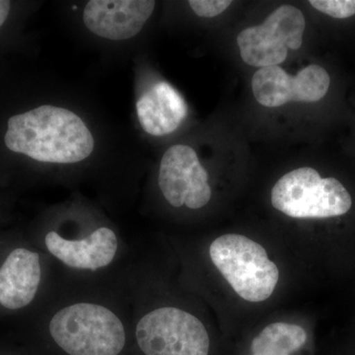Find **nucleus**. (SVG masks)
<instances>
[{
  "label": "nucleus",
  "instance_id": "1",
  "mask_svg": "<svg viewBox=\"0 0 355 355\" xmlns=\"http://www.w3.org/2000/svg\"><path fill=\"white\" fill-rule=\"evenodd\" d=\"M4 142L12 153L58 164L85 160L95 144L92 133L78 114L50 105L11 116Z\"/></svg>",
  "mask_w": 355,
  "mask_h": 355
},
{
  "label": "nucleus",
  "instance_id": "2",
  "mask_svg": "<svg viewBox=\"0 0 355 355\" xmlns=\"http://www.w3.org/2000/svg\"><path fill=\"white\" fill-rule=\"evenodd\" d=\"M49 330L53 342L69 355H119L125 345L120 318L96 303H76L58 311Z\"/></svg>",
  "mask_w": 355,
  "mask_h": 355
},
{
  "label": "nucleus",
  "instance_id": "3",
  "mask_svg": "<svg viewBox=\"0 0 355 355\" xmlns=\"http://www.w3.org/2000/svg\"><path fill=\"white\" fill-rule=\"evenodd\" d=\"M209 254L240 297L259 303L272 296L279 282V268L259 243L240 234L222 235L210 245Z\"/></svg>",
  "mask_w": 355,
  "mask_h": 355
},
{
  "label": "nucleus",
  "instance_id": "4",
  "mask_svg": "<svg viewBox=\"0 0 355 355\" xmlns=\"http://www.w3.org/2000/svg\"><path fill=\"white\" fill-rule=\"evenodd\" d=\"M275 209L292 218H329L347 214L352 205L349 191L335 178L299 168L280 178L272 191Z\"/></svg>",
  "mask_w": 355,
  "mask_h": 355
},
{
  "label": "nucleus",
  "instance_id": "5",
  "mask_svg": "<svg viewBox=\"0 0 355 355\" xmlns=\"http://www.w3.org/2000/svg\"><path fill=\"white\" fill-rule=\"evenodd\" d=\"M140 350L146 355H209L207 329L197 317L176 307L147 313L135 330Z\"/></svg>",
  "mask_w": 355,
  "mask_h": 355
},
{
  "label": "nucleus",
  "instance_id": "6",
  "mask_svg": "<svg viewBox=\"0 0 355 355\" xmlns=\"http://www.w3.org/2000/svg\"><path fill=\"white\" fill-rule=\"evenodd\" d=\"M306 21L292 6H282L263 24L246 28L237 37L242 60L251 67H275L286 62L288 51L302 46Z\"/></svg>",
  "mask_w": 355,
  "mask_h": 355
},
{
  "label": "nucleus",
  "instance_id": "7",
  "mask_svg": "<svg viewBox=\"0 0 355 355\" xmlns=\"http://www.w3.org/2000/svg\"><path fill=\"white\" fill-rule=\"evenodd\" d=\"M209 175L198 154L190 146H174L161 159L158 184L163 196L174 207H205L211 198Z\"/></svg>",
  "mask_w": 355,
  "mask_h": 355
},
{
  "label": "nucleus",
  "instance_id": "8",
  "mask_svg": "<svg viewBox=\"0 0 355 355\" xmlns=\"http://www.w3.org/2000/svg\"><path fill=\"white\" fill-rule=\"evenodd\" d=\"M330 84V76L320 65H308L295 76L275 65L254 72L252 90L261 105L275 108L289 102L320 101L328 93Z\"/></svg>",
  "mask_w": 355,
  "mask_h": 355
},
{
  "label": "nucleus",
  "instance_id": "9",
  "mask_svg": "<svg viewBox=\"0 0 355 355\" xmlns=\"http://www.w3.org/2000/svg\"><path fill=\"white\" fill-rule=\"evenodd\" d=\"M155 6L149 0H91L84 9V24L101 38L123 41L141 31Z\"/></svg>",
  "mask_w": 355,
  "mask_h": 355
},
{
  "label": "nucleus",
  "instance_id": "10",
  "mask_svg": "<svg viewBox=\"0 0 355 355\" xmlns=\"http://www.w3.org/2000/svg\"><path fill=\"white\" fill-rule=\"evenodd\" d=\"M46 249L65 266L77 270L106 268L118 251V238L112 229L100 227L83 239H65L55 231L44 238Z\"/></svg>",
  "mask_w": 355,
  "mask_h": 355
},
{
  "label": "nucleus",
  "instance_id": "11",
  "mask_svg": "<svg viewBox=\"0 0 355 355\" xmlns=\"http://www.w3.org/2000/svg\"><path fill=\"white\" fill-rule=\"evenodd\" d=\"M41 261L36 252L17 248L0 266V305L19 310L31 304L41 282Z\"/></svg>",
  "mask_w": 355,
  "mask_h": 355
},
{
  "label": "nucleus",
  "instance_id": "12",
  "mask_svg": "<svg viewBox=\"0 0 355 355\" xmlns=\"http://www.w3.org/2000/svg\"><path fill=\"white\" fill-rule=\"evenodd\" d=\"M140 125L149 135L162 137L181 125L188 114V105L171 84H153L137 102Z\"/></svg>",
  "mask_w": 355,
  "mask_h": 355
},
{
  "label": "nucleus",
  "instance_id": "13",
  "mask_svg": "<svg viewBox=\"0 0 355 355\" xmlns=\"http://www.w3.org/2000/svg\"><path fill=\"white\" fill-rule=\"evenodd\" d=\"M307 340L302 327L287 323L268 324L260 335L254 338L251 349L253 354L277 352L289 355L301 349Z\"/></svg>",
  "mask_w": 355,
  "mask_h": 355
},
{
  "label": "nucleus",
  "instance_id": "14",
  "mask_svg": "<svg viewBox=\"0 0 355 355\" xmlns=\"http://www.w3.org/2000/svg\"><path fill=\"white\" fill-rule=\"evenodd\" d=\"M311 6L336 19L349 18L355 14V0H310Z\"/></svg>",
  "mask_w": 355,
  "mask_h": 355
},
{
  "label": "nucleus",
  "instance_id": "15",
  "mask_svg": "<svg viewBox=\"0 0 355 355\" xmlns=\"http://www.w3.org/2000/svg\"><path fill=\"white\" fill-rule=\"evenodd\" d=\"M193 12L200 17L212 18L219 15L232 4L230 0H191L189 1Z\"/></svg>",
  "mask_w": 355,
  "mask_h": 355
},
{
  "label": "nucleus",
  "instance_id": "16",
  "mask_svg": "<svg viewBox=\"0 0 355 355\" xmlns=\"http://www.w3.org/2000/svg\"><path fill=\"white\" fill-rule=\"evenodd\" d=\"M10 6V2L6 1V0H0V27L4 24L7 17H8Z\"/></svg>",
  "mask_w": 355,
  "mask_h": 355
},
{
  "label": "nucleus",
  "instance_id": "17",
  "mask_svg": "<svg viewBox=\"0 0 355 355\" xmlns=\"http://www.w3.org/2000/svg\"><path fill=\"white\" fill-rule=\"evenodd\" d=\"M253 355H287V354H277V352H259V354H254Z\"/></svg>",
  "mask_w": 355,
  "mask_h": 355
}]
</instances>
